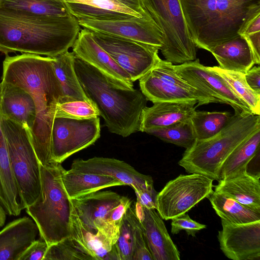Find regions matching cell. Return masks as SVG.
<instances>
[{
	"mask_svg": "<svg viewBox=\"0 0 260 260\" xmlns=\"http://www.w3.org/2000/svg\"><path fill=\"white\" fill-rule=\"evenodd\" d=\"M260 128V116L235 112L229 123L216 135L196 140L185 150L178 165L188 174H199L220 180L221 167L231 153L249 135Z\"/></svg>",
	"mask_w": 260,
	"mask_h": 260,
	"instance_id": "5b68a950",
	"label": "cell"
},
{
	"mask_svg": "<svg viewBox=\"0 0 260 260\" xmlns=\"http://www.w3.org/2000/svg\"><path fill=\"white\" fill-rule=\"evenodd\" d=\"M258 0H180L192 40L209 51L237 36L250 6Z\"/></svg>",
	"mask_w": 260,
	"mask_h": 260,
	"instance_id": "277c9868",
	"label": "cell"
},
{
	"mask_svg": "<svg viewBox=\"0 0 260 260\" xmlns=\"http://www.w3.org/2000/svg\"><path fill=\"white\" fill-rule=\"evenodd\" d=\"M215 191L227 196L246 207L260 212V174L243 168L218 180Z\"/></svg>",
	"mask_w": 260,
	"mask_h": 260,
	"instance_id": "7402d4cb",
	"label": "cell"
},
{
	"mask_svg": "<svg viewBox=\"0 0 260 260\" xmlns=\"http://www.w3.org/2000/svg\"><path fill=\"white\" fill-rule=\"evenodd\" d=\"M99 116L86 119L55 117L50 141V162L61 164L72 154L92 145L100 137Z\"/></svg>",
	"mask_w": 260,
	"mask_h": 260,
	"instance_id": "8fae6325",
	"label": "cell"
},
{
	"mask_svg": "<svg viewBox=\"0 0 260 260\" xmlns=\"http://www.w3.org/2000/svg\"><path fill=\"white\" fill-rule=\"evenodd\" d=\"M72 48L76 57L95 68L114 85L134 89L129 75L94 41L89 30L81 29Z\"/></svg>",
	"mask_w": 260,
	"mask_h": 260,
	"instance_id": "ac0fdd59",
	"label": "cell"
},
{
	"mask_svg": "<svg viewBox=\"0 0 260 260\" xmlns=\"http://www.w3.org/2000/svg\"><path fill=\"white\" fill-rule=\"evenodd\" d=\"M213 180L199 174H181L167 183L157 196L156 211L168 220L187 212L213 192Z\"/></svg>",
	"mask_w": 260,
	"mask_h": 260,
	"instance_id": "30bf717a",
	"label": "cell"
},
{
	"mask_svg": "<svg viewBox=\"0 0 260 260\" xmlns=\"http://www.w3.org/2000/svg\"><path fill=\"white\" fill-rule=\"evenodd\" d=\"M2 127L23 210L35 202L40 196L41 178L39 162L28 129L3 117Z\"/></svg>",
	"mask_w": 260,
	"mask_h": 260,
	"instance_id": "52a82bcc",
	"label": "cell"
},
{
	"mask_svg": "<svg viewBox=\"0 0 260 260\" xmlns=\"http://www.w3.org/2000/svg\"><path fill=\"white\" fill-rule=\"evenodd\" d=\"M143 210L144 216L140 222L141 228L153 260H180L179 251L159 213L155 209L143 207Z\"/></svg>",
	"mask_w": 260,
	"mask_h": 260,
	"instance_id": "44dd1931",
	"label": "cell"
},
{
	"mask_svg": "<svg viewBox=\"0 0 260 260\" xmlns=\"http://www.w3.org/2000/svg\"><path fill=\"white\" fill-rule=\"evenodd\" d=\"M163 34L160 51L166 60L181 64L197 59L193 42L180 0H141Z\"/></svg>",
	"mask_w": 260,
	"mask_h": 260,
	"instance_id": "ba28073f",
	"label": "cell"
},
{
	"mask_svg": "<svg viewBox=\"0 0 260 260\" xmlns=\"http://www.w3.org/2000/svg\"><path fill=\"white\" fill-rule=\"evenodd\" d=\"M245 78L250 87L260 94V67H252L245 74Z\"/></svg>",
	"mask_w": 260,
	"mask_h": 260,
	"instance_id": "f6af8a7d",
	"label": "cell"
},
{
	"mask_svg": "<svg viewBox=\"0 0 260 260\" xmlns=\"http://www.w3.org/2000/svg\"><path fill=\"white\" fill-rule=\"evenodd\" d=\"M7 213L3 207L0 204V228L3 226L5 224Z\"/></svg>",
	"mask_w": 260,
	"mask_h": 260,
	"instance_id": "7dc6e473",
	"label": "cell"
},
{
	"mask_svg": "<svg viewBox=\"0 0 260 260\" xmlns=\"http://www.w3.org/2000/svg\"><path fill=\"white\" fill-rule=\"evenodd\" d=\"M0 110V204L7 214L17 216L22 210L19 192L12 170Z\"/></svg>",
	"mask_w": 260,
	"mask_h": 260,
	"instance_id": "484cf974",
	"label": "cell"
},
{
	"mask_svg": "<svg viewBox=\"0 0 260 260\" xmlns=\"http://www.w3.org/2000/svg\"><path fill=\"white\" fill-rule=\"evenodd\" d=\"M0 110L3 118L31 131L36 110L31 95L19 86L2 81L0 83Z\"/></svg>",
	"mask_w": 260,
	"mask_h": 260,
	"instance_id": "ffe728a7",
	"label": "cell"
},
{
	"mask_svg": "<svg viewBox=\"0 0 260 260\" xmlns=\"http://www.w3.org/2000/svg\"><path fill=\"white\" fill-rule=\"evenodd\" d=\"M61 177L64 188L71 200L105 188L125 185L112 176L70 170L64 169Z\"/></svg>",
	"mask_w": 260,
	"mask_h": 260,
	"instance_id": "4316f807",
	"label": "cell"
},
{
	"mask_svg": "<svg viewBox=\"0 0 260 260\" xmlns=\"http://www.w3.org/2000/svg\"><path fill=\"white\" fill-rule=\"evenodd\" d=\"M122 196L111 190L96 191L71 200L82 224L89 232H100L114 245L119 228L109 223L112 210L119 204Z\"/></svg>",
	"mask_w": 260,
	"mask_h": 260,
	"instance_id": "4fadbf2b",
	"label": "cell"
},
{
	"mask_svg": "<svg viewBox=\"0 0 260 260\" xmlns=\"http://www.w3.org/2000/svg\"><path fill=\"white\" fill-rule=\"evenodd\" d=\"M0 1H1V0H0Z\"/></svg>",
	"mask_w": 260,
	"mask_h": 260,
	"instance_id": "c3c4849f",
	"label": "cell"
},
{
	"mask_svg": "<svg viewBox=\"0 0 260 260\" xmlns=\"http://www.w3.org/2000/svg\"><path fill=\"white\" fill-rule=\"evenodd\" d=\"M38 233L37 224L28 217L9 223L0 231V260H19Z\"/></svg>",
	"mask_w": 260,
	"mask_h": 260,
	"instance_id": "603a6c76",
	"label": "cell"
},
{
	"mask_svg": "<svg viewBox=\"0 0 260 260\" xmlns=\"http://www.w3.org/2000/svg\"><path fill=\"white\" fill-rule=\"evenodd\" d=\"M220 248L233 260L260 259V221L236 224L221 219Z\"/></svg>",
	"mask_w": 260,
	"mask_h": 260,
	"instance_id": "2e32d148",
	"label": "cell"
},
{
	"mask_svg": "<svg viewBox=\"0 0 260 260\" xmlns=\"http://www.w3.org/2000/svg\"><path fill=\"white\" fill-rule=\"evenodd\" d=\"M171 220V232L174 235L185 230L188 235L195 237L198 231L207 228L206 225L192 220L186 213Z\"/></svg>",
	"mask_w": 260,
	"mask_h": 260,
	"instance_id": "ab89813d",
	"label": "cell"
},
{
	"mask_svg": "<svg viewBox=\"0 0 260 260\" xmlns=\"http://www.w3.org/2000/svg\"><path fill=\"white\" fill-rule=\"evenodd\" d=\"M71 236L87 249L96 260H119L115 246L111 241L100 232L94 233L86 230L74 207L71 216Z\"/></svg>",
	"mask_w": 260,
	"mask_h": 260,
	"instance_id": "f1b7e54d",
	"label": "cell"
},
{
	"mask_svg": "<svg viewBox=\"0 0 260 260\" xmlns=\"http://www.w3.org/2000/svg\"><path fill=\"white\" fill-rule=\"evenodd\" d=\"M70 170L112 176L131 186L135 191L146 189L153 184L151 176L141 174L124 161L113 158L94 157L86 160L77 159L73 161Z\"/></svg>",
	"mask_w": 260,
	"mask_h": 260,
	"instance_id": "d6986e66",
	"label": "cell"
},
{
	"mask_svg": "<svg viewBox=\"0 0 260 260\" xmlns=\"http://www.w3.org/2000/svg\"><path fill=\"white\" fill-rule=\"evenodd\" d=\"M52 57L29 53L6 55L2 81L13 84L29 93L35 102L36 116L29 132L39 162H50V141L56 106L63 96Z\"/></svg>",
	"mask_w": 260,
	"mask_h": 260,
	"instance_id": "6da1fadb",
	"label": "cell"
},
{
	"mask_svg": "<svg viewBox=\"0 0 260 260\" xmlns=\"http://www.w3.org/2000/svg\"><path fill=\"white\" fill-rule=\"evenodd\" d=\"M132 260H153L146 243L140 222L135 231Z\"/></svg>",
	"mask_w": 260,
	"mask_h": 260,
	"instance_id": "60d3db41",
	"label": "cell"
},
{
	"mask_svg": "<svg viewBox=\"0 0 260 260\" xmlns=\"http://www.w3.org/2000/svg\"><path fill=\"white\" fill-rule=\"evenodd\" d=\"M134 205L136 215L141 222L143 221L144 216L143 207L138 201H136Z\"/></svg>",
	"mask_w": 260,
	"mask_h": 260,
	"instance_id": "bcb514c9",
	"label": "cell"
},
{
	"mask_svg": "<svg viewBox=\"0 0 260 260\" xmlns=\"http://www.w3.org/2000/svg\"><path fill=\"white\" fill-rule=\"evenodd\" d=\"M41 192L25 209L37 224L40 238L48 246L71 236L72 202L62 181L64 169L60 163H39Z\"/></svg>",
	"mask_w": 260,
	"mask_h": 260,
	"instance_id": "8992f818",
	"label": "cell"
},
{
	"mask_svg": "<svg viewBox=\"0 0 260 260\" xmlns=\"http://www.w3.org/2000/svg\"><path fill=\"white\" fill-rule=\"evenodd\" d=\"M177 74L191 86L214 100L215 103L230 105L235 112L252 113L248 106L239 99L226 82L199 59L174 65Z\"/></svg>",
	"mask_w": 260,
	"mask_h": 260,
	"instance_id": "5bb4252c",
	"label": "cell"
},
{
	"mask_svg": "<svg viewBox=\"0 0 260 260\" xmlns=\"http://www.w3.org/2000/svg\"><path fill=\"white\" fill-rule=\"evenodd\" d=\"M247 42L253 56L255 64L260 63V31L243 36Z\"/></svg>",
	"mask_w": 260,
	"mask_h": 260,
	"instance_id": "ee69618b",
	"label": "cell"
},
{
	"mask_svg": "<svg viewBox=\"0 0 260 260\" xmlns=\"http://www.w3.org/2000/svg\"><path fill=\"white\" fill-rule=\"evenodd\" d=\"M260 31V2L253 3L248 11L237 34L241 36Z\"/></svg>",
	"mask_w": 260,
	"mask_h": 260,
	"instance_id": "f35d334b",
	"label": "cell"
},
{
	"mask_svg": "<svg viewBox=\"0 0 260 260\" xmlns=\"http://www.w3.org/2000/svg\"><path fill=\"white\" fill-rule=\"evenodd\" d=\"M74 69L85 95L110 132L126 137L140 131L141 114L148 101L141 90L117 87L95 68L76 56Z\"/></svg>",
	"mask_w": 260,
	"mask_h": 260,
	"instance_id": "3957f363",
	"label": "cell"
},
{
	"mask_svg": "<svg viewBox=\"0 0 260 260\" xmlns=\"http://www.w3.org/2000/svg\"><path fill=\"white\" fill-rule=\"evenodd\" d=\"M100 116L95 105L90 101H74L58 104L55 117L86 119Z\"/></svg>",
	"mask_w": 260,
	"mask_h": 260,
	"instance_id": "74e56055",
	"label": "cell"
},
{
	"mask_svg": "<svg viewBox=\"0 0 260 260\" xmlns=\"http://www.w3.org/2000/svg\"><path fill=\"white\" fill-rule=\"evenodd\" d=\"M208 68L226 82L238 97L248 106L252 114L259 115L260 94L254 91L248 85L245 74L225 70L217 66Z\"/></svg>",
	"mask_w": 260,
	"mask_h": 260,
	"instance_id": "d6a6232c",
	"label": "cell"
},
{
	"mask_svg": "<svg viewBox=\"0 0 260 260\" xmlns=\"http://www.w3.org/2000/svg\"><path fill=\"white\" fill-rule=\"evenodd\" d=\"M75 57L74 53L69 51L51 57L54 71L63 94L60 103L74 101H90L85 95L75 72Z\"/></svg>",
	"mask_w": 260,
	"mask_h": 260,
	"instance_id": "83f0119b",
	"label": "cell"
},
{
	"mask_svg": "<svg viewBox=\"0 0 260 260\" xmlns=\"http://www.w3.org/2000/svg\"><path fill=\"white\" fill-rule=\"evenodd\" d=\"M222 69L245 74L255 64L245 38L240 35L222 43L210 51Z\"/></svg>",
	"mask_w": 260,
	"mask_h": 260,
	"instance_id": "d4e9b609",
	"label": "cell"
},
{
	"mask_svg": "<svg viewBox=\"0 0 260 260\" xmlns=\"http://www.w3.org/2000/svg\"><path fill=\"white\" fill-rule=\"evenodd\" d=\"M260 128L243 140L229 155L220 169V179L243 168L259 152Z\"/></svg>",
	"mask_w": 260,
	"mask_h": 260,
	"instance_id": "4dcf8cb0",
	"label": "cell"
},
{
	"mask_svg": "<svg viewBox=\"0 0 260 260\" xmlns=\"http://www.w3.org/2000/svg\"><path fill=\"white\" fill-rule=\"evenodd\" d=\"M197 102H160L142 111L140 131L166 127L190 119Z\"/></svg>",
	"mask_w": 260,
	"mask_h": 260,
	"instance_id": "cb8c5ba5",
	"label": "cell"
},
{
	"mask_svg": "<svg viewBox=\"0 0 260 260\" xmlns=\"http://www.w3.org/2000/svg\"><path fill=\"white\" fill-rule=\"evenodd\" d=\"M208 198L221 219L236 224L260 221V212L249 208L227 196L213 191Z\"/></svg>",
	"mask_w": 260,
	"mask_h": 260,
	"instance_id": "f546056e",
	"label": "cell"
},
{
	"mask_svg": "<svg viewBox=\"0 0 260 260\" xmlns=\"http://www.w3.org/2000/svg\"><path fill=\"white\" fill-rule=\"evenodd\" d=\"M139 81L141 91L153 103L195 101L199 106L215 103L179 76L173 63L166 60L160 59Z\"/></svg>",
	"mask_w": 260,
	"mask_h": 260,
	"instance_id": "9c48e42d",
	"label": "cell"
},
{
	"mask_svg": "<svg viewBox=\"0 0 260 260\" xmlns=\"http://www.w3.org/2000/svg\"><path fill=\"white\" fill-rule=\"evenodd\" d=\"M43 260H96L93 254L72 236L49 245Z\"/></svg>",
	"mask_w": 260,
	"mask_h": 260,
	"instance_id": "d590c367",
	"label": "cell"
},
{
	"mask_svg": "<svg viewBox=\"0 0 260 260\" xmlns=\"http://www.w3.org/2000/svg\"><path fill=\"white\" fill-rule=\"evenodd\" d=\"M0 7L40 15L59 17L71 16L63 0H1Z\"/></svg>",
	"mask_w": 260,
	"mask_h": 260,
	"instance_id": "836d02e7",
	"label": "cell"
},
{
	"mask_svg": "<svg viewBox=\"0 0 260 260\" xmlns=\"http://www.w3.org/2000/svg\"><path fill=\"white\" fill-rule=\"evenodd\" d=\"M71 16L77 19L124 20L150 15L141 0H63Z\"/></svg>",
	"mask_w": 260,
	"mask_h": 260,
	"instance_id": "e0dca14e",
	"label": "cell"
},
{
	"mask_svg": "<svg viewBox=\"0 0 260 260\" xmlns=\"http://www.w3.org/2000/svg\"><path fill=\"white\" fill-rule=\"evenodd\" d=\"M81 27L72 16L40 15L0 7V52L55 56L72 47Z\"/></svg>",
	"mask_w": 260,
	"mask_h": 260,
	"instance_id": "7a4b0ae2",
	"label": "cell"
},
{
	"mask_svg": "<svg viewBox=\"0 0 260 260\" xmlns=\"http://www.w3.org/2000/svg\"><path fill=\"white\" fill-rule=\"evenodd\" d=\"M140 222L135 212L134 205H131L123 215L119 237L114 244L119 260H132L135 231Z\"/></svg>",
	"mask_w": 260,
	"mask_h": 260,
	"instance_id": "8d00e7d4",
	"label": "cell"
},
{
	"mask_svg": "<svg viewBox=\"0 0 260 260\" xmlns=\"http://www.w3.org/2000/svg\"><path fill=\"white\" fill-rule=\"evenodd\" d=\"M232 115L229 112H208L195 110L190 121L196 139L205 140L213 137L229 123Z\"/></svg>",
	"mask_w": 260,
	"mask_h": 260,
	"instance_id": "1f68e13d",
	"label": "cell"
},
{
	"mask_svg": "<svg viewBox=\"0 0 260 260\" xmlns=\"http://www.w3.org/2000/svg\"><path fill=\"white\" fill-rule=\"evenodd\" d=\"M48 246L41 238L36 240L24 251L19 260H43Z\"/></svg>",
	"mask_w": 260,
	"mask_h": 260,
	"instance_id": "b9f144b4",
	"label": "cell"
},
{
	"mask_svg": "<svg viewBox=\"0 0 260 260\" xmlns=\"http://www.w3.org/2000/svg\"><path fill=\"white\" fill-rule=\"evenodd\" d=\"M94 41L129 75L132 81L148 73L160 59L155 47L91 31Z\"/></svg>",
	"mask_w": 260,
	"mask_h": 260,
	"instance_id": "7c38bea8",
	"label": "cell"
},
{
	"mask_svg": "<svg viewBox=\"0 0 260 260\" xmlns=\"http://www.w3.org/2000/svg\"><path fill=\"white\" fill-rule=\"evenodd\" d=\"M137 201L141 205L148 209H156L157 196L158 192L155 190L153 184L150 185L146 189L135 191Z\"/></svg>",
	"mask_w": 260,
	"mask_h": 260,
	"instance_id": "7bdbcfd3",
	"label": "cell"
},
{
	"mask_svg": "<svg viewBox=\"0 0 260 260\" xmlns=\"http://www.w3.org/2000/svg\"><path fill=\"white\" fill-rule=\"evenodd\" d=\"M144 132L154 136L165 142L185 149L191 147L197 140L190 119L166 127L148 129Z\"/></svg>",
	"mask_w": 260,
	"mask_h": 260,
	"instance_id": "e575fe53",
	"label": "cell"
},
{
	"mask_svg": "<svg viewBox=\"0 0 260 260\" xmlns=\"http://www.w3.org/2000/svg\"><path fill=\"white\" fill-rule=\"evenodd\" d=\"M77 19L81 27L89 30L132 40L159 50L163 45V34L150 15L116 20Z\"/></svg>",
	"mask_w": 260,
	"mask_h": 260,
	"instance_id": "9a60e30c",
	"label": "cell"
}]
</instances>
